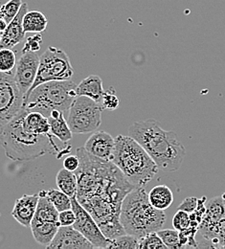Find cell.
<instances>
[{"label": "cell", "instance_id": "30bf717a", "mask_svg": "<svg viewBox=\"0 0 225 249\" xmlns=\"http://www.w3.org/2000/svg\"><path fill=\"white\" fill-rule=\"evenodd\" d=\"M25 96L12 73H0V128L12 121L24 107Z\"/></svg>", "mask_w": 225, "mask_h": 249}, {"label": "cell", "instance_id": "6da1fadb", "mask_svg": "<svg viewBox=\"0 0 225 249\" xmlns=\"http://www.w3.org/2000/svg\"><path fill=\"white\" fill-rule=\"evenodd\" d=\"M76 155L80 158V167L75 172L79 202L96 220L107 239L127 234L120 220L121 208L125 197L136 187L111 161L97 158L85 147L77 149Z\"/></svg>", "mask_w": 225, "mask_h": 249}, {"label": "cell", "instance_id": "8fae6325", "mask_svg": "<svg viewBox=\"0 0 225 249\" xmlns=\"http://www.w3.org/2000/svg\"><path fill=\"white\" fill-rule=\"evenodd\" d=\"M71 199L72 209L76 214L74 228L80 231L97 249H108L111 240L104 236L96 220L79 202L77 196H73Z\"/></svg>", "mask_w": 225, "mask_h": 249}, {"label": "cell", "instance_id": "836d02e7", "mask_svg": "<svg viewBox=\"0 0 225 249\" xmlns=\"http://www.w3.org/2000/svg\"><path fill=\"white\" fill-rule=\"evenodd\" d=\"M215 244L217 249H225V217L219 222L217 226Z\"/></svg>", "mask_w": 225, "mask_h": 249}, {"label": "cell", "instance_id": "d6a6232c", "mask_svg": "<svg viewBox=\"0 0 225 249\" xmlns=\"http://www.w3.org/2000/svg\"><path fill=\"white\" fill-rule=\"evenodd\" d=\"M59 221L61 226H72L76 221V214L73 209H68L60 212Z\"/></svg>", "mask_w": 225, "mask_h": 249}, {"label": "cell", "instance_id": "8d00e7d4", "mask_svg": "<svg viewBox=\"0 0 225 249\" xmlns=\"http://www.w3.org/2000/svg\"><path fill=\"white\" fill-rule=\"evenodd\" d=\"M8 24H9V23H8L4 18H1V19H0V32H1V33H3V32L7 29Z\"/></svg>", "mask_w": 225, "mask_h": 249}, {"label": "cell", "instance_id": "d590c367", "mask_svg": "<svg viewBox=\"0 0 225 249\" xmlns=\"http://www.w3.org/2000/svg\"><path fill=\"white\" fill-rule=\"evenodd\" d=\"M64 167L71 172H76L80 167V158L78 156H68L64 160Z\"/></svg>", "mask_w": 225, "mask_h": 249}, {"label": "cell", "instance_id": "3957f363", "mask_svg": "<svg viewBox=\"0 0 225 249\" xmlns=\"http://www.w3.org/2000/svg\"><path fill=\"white\" fill-rule=\"evenodd\" d=\"M1 145L6 156L14 161H30L46 153L58 158L70 153L71 146L59 148L53 137L27 131L22 124V109L4 127L0 128Z\"/></svg>", "mask_w": 225, "mask_h": 249}, {"label": "cell", "instance_id": "44dd1931", "mask_svg": "<svg viewBox=\"0 0 225 249\" xmlns=\"http://www.w3.org/2000/svg\"><path fill=\"white\" fill-rule=\"evenodd\" d=\"M149 199L155 208L165 211L173 204V195L169 187L157 185L150 191Z\"/></svg>", "mask_w": 225, "mask_h": 249}, {"label": "cell", "instance_id": "d6986e66", "mask_svg": "<svg viewBox=\"0 0 225 249\" xmlns=\"http://www.w3.org/2000/svg\"><path fill=\"white\" fill-rule=\"evenodd\" d=\"M48 120L51 127V133L54 137H57L65 144L72 139L73 132L67 123L64 112L53 110L48 116Z\"/></svg>", "mask_w": 225, "mask_h": 249}, {"label": "cell", "instance_id": "484cf974", "mask_svg": "<svg viewBox=\"0 0 225 249\" xmlns=\"http://www.w3.org/2000/svg\"><path fill=\"white\" fill-rule=\"evenodd\" d=\"M108 249H140V239L125 234L111 240Z\"/></svg>", "mask_w": 225, "mask_h": 249}, {"label": "cell", "instance_id": "52a82bcc", "mask_svg": "<svg viewBox=\"0 0 225 249\" xmlns=\"http://www.w3.org/2000/svg\"><path fill=\"white\" fill-rule=\"evenodd\" d=\"M103 107L87 96H77L66 116L67 123L73 133H89L102 124Z\"/></svg>", "mask_w": 225, "mask_h": 249}, {"label": "cell", "instance_id": "e0dca14e", "mask_svg": "<svg viewBox=\"0 0 225 249\" xmlns=\"http://www.w3.org/2000/svg\"><path fill=\"white\" fill-rule=\"evenodd\" d=\"M39 200V194L23 195L16 200L12 216L24 227H31L33 218L35 215L37 204Z\"/></svg>", "mask_w": 225, "mask_h": 249}, {"label": "cell", "instance_id": "7c38bea8", "mask_svg": "<svg viewBox=\"0 0 225 249\" xmlns=\"http://www.w3.org/2000/svg\"><path fill=\"white\" fill-rule=\"evenodd\" d=\"M225 217V205L223 196H215L206 203V211L199 225L198 232L205 241L210 242L215 249L217 226Z\"/></svg>", "mask_w": 225, "mask_h": 249}, {"label": "cell", "instance_id": "ffe728a7", "mask_svg": "<svg viewBox=\"0 0 225 249\" xmlns=\"http://www.w3.org/2000/svg\"><path fill=\"white\" fill-rule=\"evenodd\" d=\"M103 81L97 75H90L84 79L77 87V96H87L102 106V100L104 95Z\"/></svg>", "mask_w": 225, "mask_h": 249}, {"label": "cell", "instance_id": "ba28073f", "mask_svg": "<svg viewBox=\"0 0 225 249\" xmlns=\"http://www.w3.org/2000/svg\"><path fill=\"white\" fill-rule=\"evenodd\" d=\"M59 214L60 212L49 199L46 191H41L36 212L31 223L33 236L36 243L45 248L51 244L61 227Z\"/></svg>", "mask_w": 225, "mask_h": 249}, {"label": "cell", "instance_id": "83f0119b", "mask_svg": "<svg viewBox=\"0 0 225 249\" xmlns=\"http://www.w3.org/2000/svg\"><path fill=\"white\" fill-rule=\"evenodd\" d=\"M23 5L22 0H10L1 8V18L10 23L19 13Z\"/></svg>", "mask_w": 225, "mask_h": 249}, {"label": "cell", "instance_id": "7a4b0ae2", "mask_svg": "<svg viewBox=\"0 0 225 249\" xmlns=\"http://www.w3.org/2000/svg\"><path fill=\"white\" fill-rule=\"evenodd\" d=\"M129 134L152 156L159 171L173 173L180 168L186 151L175 132L165 130L156 120L149 119L131 124Z\"/></svg>", "mask_w": 225, "mask_h": 249}, {"label": "cell", "instance_id": "ac0fdd59", "mask_svg": "<svg viewBox=\"0 0 225 249\" xmlns=\"http://www.w3.org/2000/svg\"><path fill=\"white\" fill-rule=\"evenodd\" d=\"M22 124L24 128L31 133L54 137L51 133L48 117L39 111L29 110L24 107L22 108Z\"/></svg>", "mask_w": 225, "mask_h": 249}, {"label": "cell", "instance_id": "8992f818", "mask_svg": "<svg viewBox=\"0 0 225 249\" xmlns=\"http://www.w3.org/2000/svg\"><path fill=\"white\" fill-rule=\"evenodd\" d=\"M77 85L71 80L50 81L34 89L26 98L24 107L49 116L53 110L68 112L77 97Z\"/></svg>", "mask_w": 225, "mask_h": 249}, {"label": "cell", "instance_id": "cb8c5ba5", "mask_svg": "<svg viewBox=\"0 0 225 249\" xmlns=\"http://www.w3.org/2000/svg\"><path fill=\"white\" fill-rule=\"evenodd\" d=\"M47 196L49 199L52 201V203L55 205L57 210L59 212L72 209V199L69 196H67L63 191L51 189L49 191H46Z\"/></svg>", "mask_w": 225, "mask_h": 249}, {"label": "cell", "instance_id": "5b68a950", "mask_svg": "<svg viewBox=\"0 0 225 249\" xmlns=\"http://www.w3.org/2000/svg\"><path fill=\"white\" fill-rule=\"evenodd\" d=\"M135 187H145L159 172L152 156L131 136L118 135L111 160Z\"/></svg>", "mask_w": 225, "mask_h": 249}, {"label": "cell", "instance_id": "1f68e13d", "mask_svg": "<svg viewBox=\"0 0 225 249\" xmlns=\"http://www.w3.org/2000/svg\"><path fill=\"white\" fill-rule=\"evenodd\" d=\"M43 43V37L40 33H36L35 35L29 36L26 39V42L21 50V53L25 52H37L40 50Z\"/></svg>", "mask_w": 225, "mask_h": 249}, {"label": "cell", "instance_id": "5bb4252c", "mask_svg": "<svg viewBox=\"0 0 225 249\" xmlns=\"http://www.w3.org/2000/svg\"><path fill=\"white\" fill-rule=\"evenodd\" d=\"M95 247L74 226H61L47 249H91Z\"/></svg>", "mask_w": 225, "mask_h": 249}, {"label": "cell", "instance_id": "4fadbf2b", "mask_svg": "<svg viewBox=\"0 0 225 249\" xmlns=\"http://www.w3.org/2000/svg\"><path fill=\"white\" fill-rule=\"evenodd\" d=\"M40 57L36 52L21 53L15 69V79L18 88L24 96H26L36 79L39 67Z\"/></svg>", "mask_w": 225, "mask_h": 249}, {"label": "cell", "instance_id": "9c48e42d", "mask_svg": "<svg viewBox=\"0 0 225 249\" xmlns=\"http://www.w3.org/2000/svg\"><path fill=\"white\" fill-rule=\"evenodd\" d=\"M73 75L74 69L65 51L53 46L48 47V49L40 56L36 79L31 89L25 96V100L33 89L40 84L50 81L71 80Z\"/></svg>", "mask_w": 225, "mask_h": 249}, {"label": "cell", "instance_id": "f1b7e54d", "mask_svg": "<svg viewBox=\"0 0 225 249\" xmlns=\"http://www.w3.org/2000/svg\"><path fill=\"white\" fill-rule=\"evenodd\" d=\"M167 249L157 232H152L140 239V249Z\"/></svg>", "mask_w": 225, "mask_h": 249}, {"label": "cell", "instance_id": "e575fe53", "mask_svg": "<svg viewBox=\"0 0 225 249\" xmlns=\"http://www.w3.org/2000/svg\"><path fill=\"white\" fill-rule=\"evenodd\" d=\"M198 200L199 199H197L196 197H193V196L187 197L178 206V210H182V211H185V212H188L189 214H191L196 210V208L198 206Z\"/></svg>", "mask_w": 225, "mask_h": 249}, {"label": "cell", "instance_id": "d4e9b609", "mask_svg": "<svg viewBox=\"0 0 225 249\" xmlns=\"http://www.w3.org/2000/svg\"><path fill=\"white\" fill-rule=\"evenodd\" d=\"M17 53L12 48H1L0 50V72L12 73L17 67Z\"/></svg>", "mask_w": 225, "mask_h": 249}, {"label": "cell", "instance_id": "74e56055", "mask_svg": "<svg viewBox=\"0 0 225 249\" xmlns=\"http://www.w3.org/2000/svg\"><path fill=\"white\" fill-rule=\"evenodd\" d=\"M223 196V198H224V201H225V193L222 196Z\"/></svg>", "mask_w": 225, "mask_h": 249}, {"label": "cell", "instance_id": "4316f807", "mask_svg": "<svg viewBox=\"0 0 225 249\" xmlns=\"http://www.w3.org/2000/svg\"><path fill=\"white\" fill-rule=\"evenodd\" d=\"M157 234L159 235L163 243L166 245L167 249H181L180 245V237H179V231L174 229H165L157 231Z\"/></svg>", "mask_w": 225, "mask_h": 249}, {"label": "cell", "instance_id": "4dcf8cb0", "mask_svg": "<svg viewBox=\"0 0 225 249\" xmlns=\"http://www.w3.org/2000/svg\"><path fill=\"white\" fill-rule=\"evenodd\" d=\"M119 104V99L117 98L116 91L112 87L104 92L102 100V107L104 109L115 110L116 108H118Z\"/></svg>", "mask_w": 225, "mask_h": 249}, {"label": "cell", "instance_id": "603a6c76", "mask_svg": "<svg viewBox=\"0 0 225 249\" xmlns=\"http://www.w3.org/2000/svg\"><path fill=\"white\" fill-rule=\"evenodd\" d=\"M48 25L47 18L39 11H28L23 18V27L26 33H42Z\"/></svg>", "mask_w": 225, "mask_h": 249}, {"label": "cell", "instance_id": "f546056e", "mask_svg": "<svg viewBox=\"0 0 225 249\" xmlns=\"http://www.w3.org/2000/svg\"><path fill=\"white\" fill-rule=\"evenodd\" d=\"M173 226L174 229L183 232L191 227V218L188 212L178 210L173 218Z\"/></svg>", "mask_w": 225, "mask_h": 249}, {"label": "cell", "instance_id": "7402d4cb", "mask_svg": "<svg viewBox=\"0 0 225 249\" xmlns=\"http://www.w3.org/2000/svg\"><path fill=\"white\" fill-rule=\"evenodd\" d=\"M56 183L58 188L70 197L77 196L78 178L75 172L68 171L65 168L60 170L56 177Z\"/></svg>", "mask_w": 225, "mask_h": 249}, {"label": "cell", "instance_id": "9a60e30c", "mask_svg": "<svg viewBox=\"0 0 225 249\" xmlns=\"http://www.w3.org/2000/svg\"><path fill=\"white\" fill-rule=\"evenodd\" d=\"M84 147L97 158L111 161L115 149V139L105 131H97L87 139Z\"/></svg>", "mask_w": 225, "mask_h": 249}, {"label": "cell", "instance_id": "2e32d148", "mask_svg": "<svg viewBox=\"0 0 225 249\" xmlns=\"http://www.w3.org/2000/svg\"><path fill=\"white\" fill-rule=\"evenodd\" d=\"M28 11V4L24 2L17 16L8 24L7 29L1 33V48H13L24 38L26 32L23 27V18Z\"/></svg>", "mask_w": 225, "mask_h": 249}, {"label": "cell", "instance_id": "277c9868", "mask_svg": "<svg viewBox=\"0 0 225 249\" xmlns=\"http://www.w3.org/2000/svg\"><path fill=\"white\" fill-rule=\"evenodd\" d=\"M120 220L127 234L141 239L161 230L166 215L153 206L144 187H136L123 201Z\"/></svg>", "mask_w": 225, "mask_h": 249}]
</instances>
